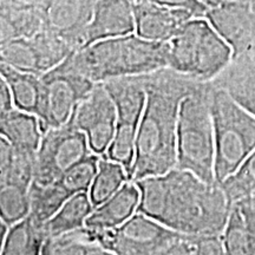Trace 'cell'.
<instances>
[{
	"instance_id": "cell-13",
	"label": "cell",
	"mask_w": 255,
	"mask_h": 255,
	"mask_svg": "<svg viewBox=\"0 0 255 255\" xmlns=\"http://www.w3.org/2000/svg\"><path fill=\"white\" fill-rule=\"evenodd\" d=\"M206 18L232 46L233 56L255 46V12L250 2L209 7Z\"/></svg>"
},
{
	"instance_id": "cell-27",
	"label": "cell",
	"mask_w": 255,
	"mask_h": 255,
	"mask_svg": "<svg viewBox=\"0 0 255 255\" xmlns=\"http://www.w3.org/2000/svg\"><path fill=\"white\" fill-rule=\"evenodd\" d=\"M0 63L19 71L41 75L39 55L31 38H17L1 44Z\"/></svg>"
},
{
	"instance_id": "cell-7",
	"label": "cell",
	"mask_w": 255,
	"mask_h": 255,
	"mask_svg": "<svg viewBox=\"0 0 255 255\" xmlns=\"http://www.w3.org/2000/svg\"><path fill=\"white\" fill-rule=\"evenodd\" d=\"M210 111L215 139V178L221 183L255 149V116L213 82Z\"/></svg>"
},
{
	"instance_id": "cell-30",
	"label": "cell",
	"mask_w": 255,
	"mask_h": 255,
	"mask_svg": "<svg viewBox=\"0 0 255 255\" xmlns=\"http://www.w3.org/2000/svg\"><path fill=\"white\" fill-rule=\"evenodd\" d=\"M100 159L101 156L92 152L83 161L73 165L59 180L71 191L72 195L77 193H83V191L89 193L96 174H97Z\"/></svg>"
},
{
	"instance_id": "cell-20",
	"label": "cell",
	"mask_w": 255,
	"mask_h": 255,
	"mask_svg": "<svg viewBox=\"0 0 255 255\" xmlns=\"http://www.w3.org/2000/svg\"><path fill=\"white\" fill-rule=\"evenodd\" d=\"M44 225L34 221L30 215L9 226L4 244L0 247L1 255H38L41 254L46 241Z\"/></svg>"
},
{
	"instance_id": "cell-34",
	"label": "cell",
	"mask_w": 255,
	"mask_h": 255,
	"mask_svg": "<svg viewBox=\"0 0 255 255\" xmlns=\"http://www.w3.org/2000/svg\"><path fill=\"white\" fill-rule=\"evenodd\" d=\"M202 2L208 6V7H214V6L231 4V2H250L251 0H201Z\"/></svg>"
},
{
	"instance_id": "cell-11",
	"label": "cell",
	"mask_w": 255,
	"mask_h": 255,
	"mask_svg": "<svg viewBox=\"0 0 255 255\" xmlns=\"http://www.w3.org/2000/svg\"><path fill=\"white\" fill-rule=\"evenodd\" d=\"M70 121L85 132L94 154L107 156L116 131L117 109L104 83H96L75 108Z\"/></svg>"
},
{
	"instance_id": "cell-33",
	"label": "cell",
	"mask_w": 255,
	"mask_h": 255,
	"mask_svg": "<svg viewBox=\"0 0 255 255\" xmlns=\"http://www.w3.org/2000/svg\"><path fill=\"white\" fill-rule=\"evenodd\" d=\"M49 0H0V5L19 8H32L44 11Z\"/></svg>"
},
{
	"instance_id": "cell-2",
	"label": "cell",
	"mask_w": 255,
	"mask_h": 255,
	"mask_svg": "<svg viewBox=\"0 0 255 255\" xmlns=\"http://www.w3.org/2000/svg\"><path fill=\"white\" fill-rule=\"evenodd\" d=\"M200 83L169 68L144 75L146 101L136 138L133 182L176 167L180 104Z\"/></svg>"
},
{
	"instance_id": "cell-24",
	"label": "cell",
	"mask_w": 255,
	"mask_h": 255,
	"mask_svg": "<svg viewBox=\"0 0 255 255\" xmlns=\"http://www.w3.org/2000/svg\"><path fill=\"white\" fill-rule=\"evenodd\" d=\"M41 254L44 255H111L96 241L89 227L47 238Z\"/></svg>"
},
{
	"instance_id": "cell-10",
	"label": "cell",
	"mask_w": 255,
	"mask_h": 255,
	"mask_svg": "<svg viewBox=\"0 0 255 255\" xmlns=\"http://www.w3.org/2000/svg\"><path fill=\"white\" fill-rule=\"evenodd\" d=\"M92 150L85 132L69 120L68 123L44 131L36 154L33 182L47 184L58 181Z\"/></svg>"
},
{
	"instance_id": "cell-14",
	"label": "cell",
	"mask_w": 255,
	"mask_h": 255,
	"mask_svg": "<svg viewBox=\"0 0 255 255\" xmlns=\"http://www.w3.org/2000/svg\"><path fill=\"white\" fill-rule=\"evenodd\" d=\"M132 5L135 33L148 40L169 41L188 20L195 18L187 9L169 7L144 0H135Z\"/></svg>"
},
{
	"instance_id": "cell-6",
	"label": "cell",
	"mask_w": 255,
	"mask_h": 255,
	"mask_svg": "<svg viewBox=\"0 0 255 255\" xmlns=\"http://www.w3.org/2000/svg\"><path fill=\"white\" fill-rule=\"evenodd\" d=\"M90 229L111 255H197L199 235L173 231L138 212L116 228Z\"/></svg>"
},
{
	"instance_id": "cell-18",
	"label": "cell",
	"mask_w": 255,
	"mask_h": 255,
	"mask_svg": "<svg viewBox=\"0 0 255 255\" xmlns=\"http://www.w3.org/2000/svg\"><path fill=\"white\" fill-rule=\"evenodd\" d=\"M141 199L138 187L128 181L110 199L96 207L87 220V227L92 229H111L123 225L137 213Z\"/></svg>"
},
{
	"instance_id": "cell-23",
	"label": "cell",
	"mask_w": 255,
	"mask_h": 255,
	"mask_svg": "<svg viewBox=\"0 0 255 255\" xmlns=\"http://www.w3.org/2000/svg\"><path fill=\"white\" fill-rule=\"evenodd\" d=\"M0 77L5 79L11 89L17 109L38 114L41 95L40 75L19 71L0 63Z\"/></svg>"
},
{
	"instance_id": "cell-5",
	"label": "cell",
	"mask_w": 255,
	"mask_h": 255,
	"mask_svg": "<svg viewBox=\"0 0 255 255\" xmlns=\"http://www.w3.org/2000/svg\"><path fill=\"white\" fill-rule=\"evenodd\" d=\"M168 44V68L200 82L214 81L233 59L232 46L206 17L188 20Z\"/></svg>"
},
{
	"instance_id": "cell-12",
	"label": "cell",
	"mask_w": 255,
	"mask_h": 255,
	"mask_svg": "<svg viewBox=\"0 0 255 255\" xmlns=\"http://www.w3.org/2000/svg\"><path fill=\"white\" fill-rule=\"evenodd\" d=\"M98 0H49L44 8V27L62 36L76 50L87 41V31Z\"/></svg>"
},
{
	"instance_id": "cell-19",
	"label": "cell",
	"mask_w": 255,
	"mask_h": 255,
	"mask_svg": "<svg viewBox=\"0 0 255 255\" xmlns=\"http://www.w3.org/2000/svg\"><path fill=\"white\" fill-rule=\"evenodd\" d=\"M0 133L15 149L37 152L44 129L37 115L15 108L5 116H0Z\"/></svg>"
},
{
	"instance_id": "cell-26",
	"label": "cell",
	"mask_w": 255,
	"mask_h": 255,
	"mask_svg": "<svg viewBox=\"0 0 255 255\" xmlns=\"http://www.w3.org/2000/svg\"><path fill=\"white\" fill-rule=\"evenodd\" d=\"M128 181H131L130 175L122 164L108 156H101L97 174L89 190L95 208L110 199Z\"/></svg>"
},
{
	"instance_id": "cell-21",
	"label": "cell",
	"mask_w": 255,
	"mask_h": 255,
	"mask_svg": "<svg viewBox=\"0 0 255 255\" xmlns=\"http://www.w3.org/2000/svg\"><path fill=\"white\" fill-rule=\"evenodd\" d=\"M44 28L40 9L0 5V45L17 38H31Z\"/></svg>"
},
{
	"instance_id": "cell-9",
	"label": "cell",
	"mask_w": 255,
	"mask_h": 255,
	"mask_svg": "<svg viewBox=\"0 0 255 255\" xmlns=\"http://www.w3.org/2000/svg\"><path fill=\"white\" fill-rule=\"evenodd\" d=\"M40 84V104L37 116L45 131L50 128L68 123L75 108L87 97L96 83L76 69L70 55L58 66L41 73Z\"/></svg>"
},
{
	"instance_id": "cell-29",
	"label": "cell",
	"mask_w": 255,
	"mask_h": 255,
	"mask_svg": "<svg viewBox=\"0 0 255 255\" xmlns=\"http://www.w3.org/2000/svg\"><path fill=\"white\" fill-rule=\"evenodd\" d=\"M220 184L231 203L255 195V149L240 167Z\"/></svg>"
},
{
	"instance_id": "cell-3",
	"label": "cell",
	"mask_w": 255,
	"mask_h": 255,
	"mask_svg": "<svg viewBox=\"0 0 255 255\" xmlns=\"http://www.w3.org/2000/svg\"><path fill=\"white\" fill-rule=\"evenodd\" d=\"M168 41H154L137 36L96 41L71 53L73 65L95 83L142 76L168 68Z\"/></svg>"
},
{
	"instance_id": "cell-25",
	"label": "cell",
	"mask_w": 255,
	"mask_h": 255,
	"mask_svg": "<svg viewBox=\"0 0 255 255\" xmlns=\"http://www.w3.org/2000/svg\"><path fill=\"white\" fill-rule=\"evenodd\" d=\"M71 196H73L72 193L60 180L47 184L32 182L30 189L31 210L28 215L39 225H44Z\"/></svg>"
},
{
	"instance_id": "cell-4",
	"label": "cell",
	"mask_w": 255,
	"mask_h": 255,
	"mask_svg": "<svg viewBox=\"0 0 255 255\" xmlns=\"http://www.w3.org/2000/svg\"><path fill=\"white\" fill-rule=\"evenodd\" d=\"M212 82H202L180 104L176 167L209 183L215 178V139L210 111Z\"/></svg>"
},
{
	"instance_id": "cell-15",
	"label": "cell",
	"mask_w": 255,
	"mask_h": 255,
	"mask_svg": "<svg viewBox=\"0 0 255 255\" xmlns=\"http://www.w3.org/2000/svg\"><path fill=\"white\" fill-rule=\"evenodd\" d=\"M135 31L131 0H98L89 24L84 46L100 40L128 36Z\"/></svg>"
},
{
	"instance_id": "cell-28",
	"label": "cell",
	"mask_w": 255,
	"mask_h": 255,
	"mask_svg": "<svg viewBox=\"0 0 255 255\" xmlns=\"http://www.w3.org/2000/svg\"><path fill=\"white\" fill-rule=\"evenodd\" d=\"M30 189L13 183H0V219L8 226L30 214Z\"/></svg>"
},
{
	"instance_id": "cell-16",
	"label": "cell",
	"mask_w": 255,
	"mask_h": 255,
	"mask_svg": "<svg viewBox=\"0 0 255 255\" xmlns=\"http://www.w3.org/2000/svg\"><path fill=\"white\" fill-rule=\"evenodd\" d=\"M212 82L255 116V46L233 56L227 68Z\"/></svg>"
},
{
	"instance_id": "cell-32",
	"label": "cell",
	"mask_w": 255,
	"mask_h": 255,
	"mask_svg": "<svg viewBox=\"0 0 255 255\" xmlns=\"http://www.w3.org/2000/svg\"><path fill=\"white\" fill-rule=\"evenodd\" d=\"M13 109H15V105L11 89L5 79L0 77V116H5Z\"/></svg>"
},
{
	"instance_id": "cell-1",
	"label": "cell",
	"mask_w": 255,
	"mask_h": 255,
	"mask_svg": "<svg viewBox=\"0 0 255 255\" xmlns=\"http://www.w3.org/2000/svg\"><path fill=\"white\" fill-rule=\"evenodd\" d=\"M135 183L141 193L138 213L184 234L222 235L231 202L219 182L175 167Z\"/></svg>"
},
{
	"instance_id": "cell-31",
	"label": "cell",
	"mask_w": 255,
	"mask_h": 255,
	"mask_svg": "<svg viewBox=\"0 0 255 255\" xmlns=\"http://www.w3.org/2000/svg\"><path fill=\"white\" fill-rule=\"evenodd\" d=\"M132 1H135V0H132ZM144 1L155 2V4L169 6V7L187 9L195 17H206L207 11L209 8L201 0H144Z\"/></svg>"
},
{
	"instance_id": "cell-8",
	"label": "cell",
	"mask_w": 255,
	"mask_h": 255,
	"mask_svg": "<svg viewBox=\"0 0 255 255\" xmlns=\"http://www.w3.org/2000/svg\"><path fill=\"white\" fill-rule=\"evenodd\" d=\"M117 109L116 131L107 156L127 169L131 180L136 138L146 101L144 75L103 82Z\"/></svg>"
},
{
	"instance_id": "cell-17",
	"label": "cell",
	"mask_w": 255,
	"mask_h": 255,
	"mask_svg": "<svg viewBox=\"0 0 255 255\" xmlns=\"http://www.w3.org/2000/svg\"><path fill=\"white\" fill-rule=\"evenodd\" d=\"M222 240L226 254H255V208L250 197L231 203Z\"/></svg>"
},
{
	"instance_id": "cell-22",
	"label": "cell",
	"mask_w": 255,
	"mask_h": 255,
	"mask_svg": "<svg viewBox=\"0 0 255 255\" xmlns=\"http://www.w3.org/2000/svg\"><path fill=\"white\" fill-rule=\"evenodd\" d=\"M94 209L95 207L92 205L89 193L83 191L75 194L64 203L62 208L52 218L44 223L46 237H56L85 227L87 220Z\"/></svg>"
}]
</instances>
